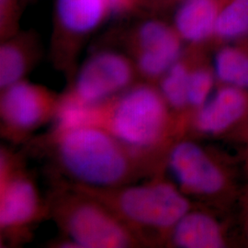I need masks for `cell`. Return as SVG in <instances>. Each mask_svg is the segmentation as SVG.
Wrapping results in <instances>:
<instances>
[{"label": "cell", "instance_id": "obj_18", "mask_svg": "<svg viewBox=\"0 0 248 248\" xmlns=\"http://www.w3.org/2000/svg\"><path fill=\"white\" fill-rule=\"evenodd\" d=\"M28 68L26 53L14 44L2 45L0 49V87L7 89L22 80Z\"/></svg>", "mask_w": 248, "mask_h": 248}, {"label": "cell", "instance_id": "obj_15", "mask_svg": "<svg viewBox=\"0 0 248 248\" xmlns=\"http://www.w3.org/2000/svg\"><path fill=\"white\" fill-rule=\"evenodd\" d=\"M213 73L222 85L248 92V53L225 46L215 54Z\"/></svg>", "mask_w": 248, "mask_h": 248}, {"label": "cell", "instance_id": "obj_3", "mask_svg": "<svg viewBox=\"0 0 248 248\" xmlns=\"http://www.w3.org/2000/svg\"><path fill=\"white\" fill-rule=\"evenodd\" d=\"M169 108L159 90L139 85L107 103L103 128L130 149L151 155L167 139Z\"/></svg>", "mask_w": 248, "mask_h": 248}, {"label": "cell", "instance_id": "obj_20", "mask_svg": "<svg viewBox=\"0 0 248 248\" xmlns=\"http://www.w3.org/2000/svg\"><path fill=\"white\" fill-rule=\"evenodd\" d=\"M133 0H107L109 11L120 12L129 8Z\"/></svg>", "mask_w": 248, "mask_h": 248}, {"label": "cell", "instance_id": "obj_6", "mask_svg": "<svg viewBox=\"0 0 248 248\" xmlns=\"http://www.w3.org/2000/svg\"><path fill=\"white\" fill-rule=\"evenodd\" d=\"M58 99L22 80L3 89L0 114L4 133L18 139L33 132L54 116Z\"/></svg>", "mask_w": 248, "mask_h": 248}, {"label": "cell", "instance_id": "obj_11", "mask_svg": "<svg viewBox=\"0 0 248 248\" xmlns=\"http://www.w3.org/2000/svg\"><path fill=\"white\" fill-rule=\"evenodd\" d=\"M174 247L180 248H222L227 245L225 231L218 220L200 210H190L169 233Z\"/></svg>", "mask_w": 248, "mask_h": 248}, {"label": "cell", "instance_id": "obj_22", "mask_svg": "<svg viewBox=\"0 0 248 248\" xmlns=\"http://www.w3.org/2000/svg\"><path fill=\"white\" fill-rule=\"evenodd\" d=\"M245 137H246V141H247V144H248V128H247V130L245 131Z\"/></svg>", "mask_w": 248, "mask_h": 248}, {"label": "cell", "instance_id": "obj_19", "mask_svg": "<svg viewBox=\"0 0 248 248\" xmlns=\"http://www.w3.org/2000/svg\"><path fill=\"white\" fill-rule=\"evenodd\" d=\"M215 75L213 70L198 67L189 72L187 84L188 107L197 110L213 95Z\"/></svg>", "mask_w": 248, "mask_h": 248}, {"label": "cell", "instance_id": "obj_4", "mask_svg": "<svg viewBox=\"0 0 248 248\" xmlns=\"http://www.w3.org/2000/svg\"><path fill=\"white\" fill-rule=\"evenodd\" d=\"M54 205V216L75 248H124L140 244L138 236L115 213L74 187Z\"/></svg>", "mask_w": 248, "mask_h": 248}, {"label": "cell", "instance_id": "obj_9", "mask_svg": "<svg viewBox=\"0 0 248 248\" xmlns=\"http://www.w3.org/2000/svg\"><path fill=\"white\" fill-rule=\"evenodd\" d=\"M248 120V92L222 85L195 110L193 127L204 135L227 133Z\"/></svg>", "mask_w": 248, "mask_h": 248}, {"label": "cell", "instance_id": "obj_2", "mask_svg": "<svg viewBox=\"0 0 248 248\" xmlns=\"http://www.w3.org/2000/svg\"><path fill=\"white\" fill-rule=\"evenodd\" d=\"M75 188L104 204L140 240L142 232L169 236L176 223L192 209L178 186L160 178L137 186L100 189L76 185Z\"/></svg>", "mask_w": 248, "mask_h": 248}, {"label": "cell", "instance_id": "obj_10", "mask_svg": "<svg viewBox=\"0 0 248 248\" xmlns=\"http://www.w3.org/2000/svg\"><path fill=\"white\" fill-rule=\"evenodd\" d=\"M180 39L176 31L162 22H145L138 32L137 65L142 75L155 78L169 71L179 61Z\"/></svg>", "mask_w": 248, "mask_h": 248}, {"label": "cell", "instance_id": "obj_12", "mask_svg": "<svg viewBox=\"0 0 248 248\" xmlns=\"http://www.w3.org/2000/svg\"><path fill=\"white\" fill-rule=\"evenodd\" d=\"M219 10L216 0H186L175 17L177 34L192 44L206 41L214 35Z\"/></svg>", "mask_w": 248, "mask_h": 248}, {"label": "cell", "instance_id": "obj_17", "mask_svg": "<svg viewBox=\"0 0 248 248\" xmlns=\"http://www.w3.org/2000/svg\"><path fill=\"white\" fill-rule=\"evenodd\" d=\"M190 69L182 62H176L163 77L159 91L169 108L183 110L188 108L187 84Z\"/></svg>", "mask_w": 248, "mask_h": 248}, {"label": "cell", "instance_id": "obj_13", "mask_svg": "<svg viewBox=\"0 0 248 248\" xmlns=\"http://www.w3.org/2000/svg\"><path fill=\"white\" fill-rule=\"evenodd\" d=\"M106 104H89L70 92L58 99L53 116L55 122L53 133H61L86 126L103 128Z\"/></svg>", "mask_w": 248, "mask_h": 248}, {"label": "cell", "instance_id": "obj_16", "mask_svg": "<svg viewBox=\"0 0 248 248\" xmlns=\"http://www.w3.org/2000/svg\"><path fill=\"white\" fill-rule=\"evenodd\" d=\"M214 35L224 41L248 35V0H231L220 9Z\"/></svg>", "mask_w": 248, "mask_h": 248}, {"label": "cell", "instance_id": "obj_7", "mask_svg": "<svg viewBox=\"0 0 248 248\" xmlns=\"http://www.w3.org/2000/svg\"><path fill=\"white\" fill-rule=\"evenodd\" d=\"M133 77V67L124 55L100 52L81 67L71 92L89 104L102 105L124 92Z\"/></svg>", "mask_w": 248, "mask_h": 248}, {"label": "cell", "instance_id": "obj_14", "mask_svg": "<svg viewBox=\"0 0 248 248\" xmlns=\"http://www.w3.org/2000/svg\"><path fill=\"white\" fill-rule=\"evenodd\" d=\"M109 11L107 0H57V13L62 27L76 34L93 31Z\"/></svg>", "mask_w": 248, "mask_h": 248}, {"label": "cell", "instance_id": "obj_8", "mask_svg": "<svg viewBox=\"0 0 248 248\" xmlns=\"http://www.w3.org/2000/svg\"><path fill=\"white\" fill-rule=\"evenodd\" d=\"M1 154L0 227L4 232L26 229L43 213V204L33 180L20 169L11 167V159Z\"/></svg>", "mask_w": 248, "mask_h": 248}, {"label": "cell", "instance_id": "obj_5", "mask_svg": "<svg viewBox=\"0 0 248 248\" xmlns=\"http://www.w3.org/2000/svg\"><path fill=\"white\" fill-rule=\"evenodd\" d=\"M167 164L177 186L186 195L214 200L230 190L232 180L223 165L193 141L175 142L168 153Z\"/></svg>", "mask_w": 248, "mask_h": 248}, {"label": "cell", "instance_id": "obj_1", "mask_svg": "<svg viewBox=\"0 0 248 248\" xmlns=\"http://www.w3.org/2000/svg\"><path fill=\"white\" fill-rule=\"evenodd\" d=\"M53 138L63 172L78 186L90 188L125 186L144 173L143 157L151 156L130 149L98 126L53 133Z\"/></svg>", "mask_w": 248, "mask_h": 248}, {"label": "cell", "instance_id": "obj_21", "mask_svg": "<svg viewBox=\"0 0 248 248\" xmlns=\"http://www.w3.org/2000/svg\"><path fill=\"white\" fill-rule=\"evenodd\" d=\"M247 193H248V194H247V197H246V213H247V215H246V222H247V232H248V188Z\"/></svg>", "mask_w": 248, "mask_h": 248}]
</instances>
